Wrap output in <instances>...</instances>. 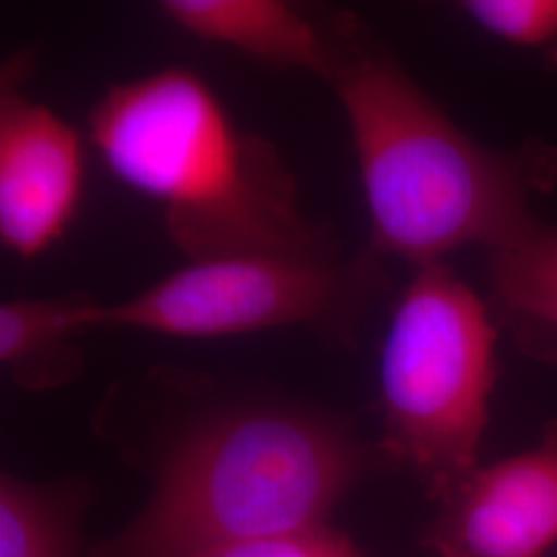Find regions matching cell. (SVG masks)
Instances as JSON below:
<instances>
[{"label": "cell", "mask_w": 557, "mask_h": 557, "mask_svg": "<svg viewBox=\"0 0 557 557\" xmlns=\"http://www.w3.org/2000/svg\"><path fill=\"white\" fill-rule=\"evenodd\" d=\"M329 27V83L354 140L374 257L419 269L465 246L492 252L537 221L531 199L552 186V156L471 139L366 23L341 13Z\"/></svg>", "instance_id": "1"}, {"label": "cell", "mask_w": 557, "mask_h": 557, "mask_svg": "<svg viewBox=\"0 0 557 557\" xmlns=\"http://www.w3.org/2000/svg\"><path fill=\"white\" fill-rule=\"evenodd\" d=\"M89 139L112 176L158 202L190 262L341 255L306 218L273 143L238 126L195 71L172 66L110 87L89 112Z\"/></svg>", "instance_id": "2"}, {"label": "cell", "mask_w": 557, "mask_h": 557, "mask_svg": "<svg viewBox=\"0 0 557 557\" xmlns=\"http://www.w3.org/2000/svg\"><path fill=\"white\" fill-rule=\"evenodd\" d=\"M368 469L349 425L287 403H234L184 425L151 496L83 557H197L324 527Z\"/></svg>", "instance_id": "3"}, {"label": "cell", "mask_w": 557, "mask_h": 557, "mask_svg": "<svg viewBox=\"0 0 557 557\" xmlns=\"http://www.w3.org/2000/svg\"><path fill=\"white\" fill-rule=\"evenodd\" d=\"M496 347L487 304L450 267L416 269L380 356L382 448L440 502L479 467L498 379Z\"/></svg>", "instance_id": "4"}, {"label": "cell", "mask_w": 557, "mask_h": 557, "mask_svg": "<svg viewBox=\"0 0 557 557\" xmlns=\"http://www.w3.org/2000/svg\"><path fill=\"white\" fill-rule=\"evenodd\" d=\"M379 257H236L200 260L133 298L89 299L81 331L133 329L180 338H220L304 326L337 343L388 287Z\"/></svg>", "instance_id": "5"}, {"label": "cell", "mask_w": 557, "mask_h": 557, "mask_svg": "<svg viewBox=\"0 0 557 557\" xmlns=\"http://www.w3.org/2000/svg\"><path fill=\"white\" fill-rule=\"evenodd\" d=\"M79 133L4 75L0 94V242L20 257L50 250L75 220L85 160Z\"/></svg>", "instance_id": "6"}, {"label": "cell", "mask_w": 557, "mask_h": 557, "mask_svg": "<svg viewBox=\"0 0 557 557\" xmlns=\"http://www.w3.org/2000/svg\"><path fill=\"white\" fill-rule=\"evenodd\" d=\"M434 557H543L557 543V421L535 448L478 467L442 502Z\"/></svg>", "instance_id": "7"}, {"label": "cell", "mask_w": 557, "mask_h": 557, "mask_svg": "<svg viewBox=\"0 0 557 557\" xmlns=\"http://www.w3.org/2000/svg\"><path fill=\"white\" fill-rule=\"evenodd\" d=\"M160 13L188 36L234 48L275 69L331 77V27L281 0H163Z\"/></svg>", "instance_id": "8"}, {"label": "cell", "mask_w": 557, "mask_h": 557, "mask_svg": "<svg viewBox=\"0 0 557 557\" xmlns=\"http://www.w3.org/2000/svg\"><path fill=\"white\" fill-rule=\"evenodd\" d=\"M91 296L11 299L0 306V363L23 391L46 393L77 379L83 356L75 338Z\"/></svg>", "instance_id": "9"}, {"label": "cell", "mask_w": 557, "mask_h": 557, "mask_svg": "<svg viewBox=\"0 0 557 557\" xmlns=\"http://www.w3.org/2000/svg\"><path fill=\"white\" fill-rule=\"evenodd\" d=\"M89 490L77 481L0 479V557H81Z\"/></svg>", "instance_id": "10"}, {"label": "cell", "mask_w": 557, "mask_h": 557, "mask_svg": "<svg viewBox=\"0 0 557 557\" xmlns=\"http://www.w3.org/2000/svg\"><path fill=\"white\" fill-rule=\"evenodd\" d=\"M487 255L502 314L520 335L557 341V225L537 220Z\"/></svg>", "instance_id": "11"}, {"label": "cell", "mask_w": 557, "mask_h": 557, "mask_svg": "<svg viewBox=\"0 0 557 557\" xmlns=\"http://www.w3.org/2000/svg\"><path fill=\"white\" fill-rule=\"evenodd\" d=\"M460 11L496 40L557 59V0H467Z\"/></svg>", "instance_id": "12"}, {"label": "cell", "mask_w": 557, "mask_h": 557, "mask_svg": "<svg viewBox=\"0 0 557 557\" xmlns=\"http://www.w3.org/2000/svg\"><path fill=\"white\" fill-rule=\"evenodd\" d=\"M197 557H363L354 541L329 524L277 537L255 539L211 549Z\"/></svg>", "instance_id": "13"}]
</instances>
